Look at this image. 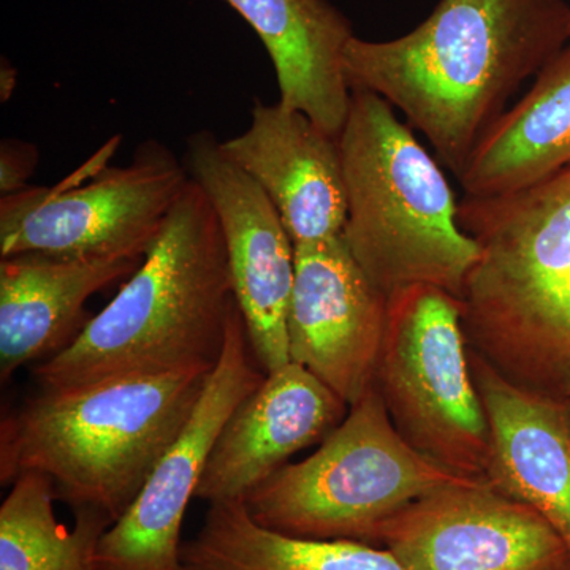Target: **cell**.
<instances>
[{"label":"cell","mask_w":570,"mask_h":570,"mask_svg":"<svg viewBox=\"0 0 570 570\" xmlns=\"http://www.w3.org/2000/svg\"><path fill=\"white\" fill-rule=\"evenodd\" d=\"M569 41L566 0H439L397 39L355 36L344 71L351 91L403 112L459 179L521 85Z\"/></svg>","instance_id":"cell-1"},{"label":"cell","mask_w":570,"mask_h":570,"mask_svg":"<svg viewBox=\"0 0 570 570\" xmlns=\"http://www.w3.org/2000/svg\"><path fill=\"white\" fill-rule=\"evenodd\" d=\"M479 245L463 294L469 347L520 387L570 400V165L519 193L463 197Z\"/></svg>","instance_id":"cell-2"},{"label":"cell","mask_w":570,"mask_h":570,"mask_svg":"<svg viewBox=\"0 0 570 570\" xmlns=\"http://www.w3.org/2000/svg\"><path fill=\"white\" fill-rule=\"evenodd\" d=\"M235 305L219 219L190 178L119 294L77 340L33 367L43 390L209 367L219 360Z\"/></svg>","instance_id":"cell-3"},{"label":"cell","mask_w":570,"mask_h":570,"mask_svg":"<svg viewBox=\"0 0 570 570\" xmlns=\"http://www.w3.org/2000/svg\"><path fill=\"white\" fill-rule=\"evenodd\" d=\"M213 370L43 390L0 425V482L50 479L56 501L116 523L189 422Z\"/></svg>","instance_id":"cell-4"},{"label":"cell","mask_w":570,"mask_h":570,"mask_svg":"<svg viewBox=\"0 0 570 570\" xmlns=\"http://www.w3.org/2000/svg\"><path fill=\"white\" fill-rule=\"evenodd\" d=\"M346 181L343 239L385 296L431 285L461 298L479 245L459 223L449 179L407 122L354 89L340 137Z\"/></svg>","instance_id":"cell-5"},{"label":"cell","mask_w":570,"mask_h":570,"mask_svg":"<svg viewBox=\"0 0 570 570\" xmlns=\"http://www.w3.org/2000/svg\"><path fill=\"white\" fill-rule=\"evenodd\" d=\"M472 480L478 479L450 472L412 448L373 385L313 455L277 469L243 502L250 519L268 530L379 546L397 513Z\"/></svg>","instance_id":"cell-6"},{"label":"cell","mask_w":570,"mask_h":570,"mask_svg":"<svg viewBox=\"0 0 570 570\" xmlns=\"http://www.w3.org/2000/svg\"><path fill=\"white\" fill-rule=\"evenodd\" d=\"M374 385L397 433L426 459L485 479L490 426L469 358L456 296L412 285L389 296Z\"/></svg>","instance_id":"cell-7"},{"label":"cell","mask_w":570,"mask_h":570,"mask_svg":"<svg viewBox=\"0 0 570 570\" xmlns=\"http://www.w3.org/2000/svg\"><path fill=\"white\" fill-rule=\"evenodd\" d=\"M190 178L171 149L148 140L124 167L7 195L0 200V257L145 258Z\"/></svg>","instance_id":"cell-8"},{"label":"cell","mask_w":570,"mask_h":570,"mask_svg":"<svg viewBox=\"0 0 570 570\" xmlns=\"http://www.w3.org/2000/svg\"><path fill=\"white\" fill-rule=\"evenodd\" d=\"M250 354L245 321L235 302L223 352L189 422L134 504L105 532L97 550L99 570H184V517L197 494L214 444L235 409L266 377Z\"/></svg>","instance_id":"cell-9"},{"label":"cell","mask_w":570,"mask_h":570,"mask_svg":"<svg viewBox=\"0 0 570 570\" xmlns=\"http://www.w3.org/2000/svg\"><path fill=\"white\" fill-rule=\"evenodd\" d=\"M187 168L216 212L232 287L258 366L291 363L287 316L295 284V245L258 184L224 153L209 130L187 140Z\"/></svg>","instance_id":"cell-10"},{"label":"cell","mask_w":570,"mask_h":570,"mask_svg":"<svg viewBox=\"0 0 570 570\" xmlns=\"http://www.w3.org/2000/svg\"><path fill=\"white\" fill-rule=\"evenodd\" d=\"M379 546L404 570H570L558 532L487 479L419 499L385 524Z\"/></svg>","instance_id":"cell-11"},{"label":"cell","mask_w":570,"mask_h":570,"mask_svg":"<svg viewBox=\"0 0 570 570\" xmlns=\"http://www.w3.org/2000/svg\"><path fill=\"white\" fill-rule=\"evenodd\" d=\"M387 307V296L356 264L343 235L295 246L287 316L291 362L351 407L374 385Z\"/></svg>","instance_id":"cell-12"},{"label":"cell","mask_w":570,"mask_h":570,"mask_svg":"<svg viewBox=\"0 0 570 570\" xmlns=\"http://www.w3.org/2000/svg\"><path fill=\"white\" fill-rule=\"evenodd\" d=\"M220 145L264 190L295 246L343 235L347 195L340 142L305 112L257 100L245 132Z\"/></svg>","instance_id":"cell-13"},{"label":"cell","mask_w":570,"mask_h":570,"mask_svg":"<svg viewBox=\"0 0 570 570\" xmlns=\"http://www.w3.org/2000/svg\"><path fill=\"white\" fill-rule=\"evenodd\" d=\"M347 409L294 362L266 374L225 423L195 498L209 504L243 501L295 453L324 441L346 419Z\"/></svg>","instance_id":"cell-14"},{"label":"cell","mask_w":570,"mask_h":570,"mask_svg":"<svg viewBox=\"0 0 570 570\" xmlns=\"http://www.w3.org/2000/svg\"><path fill=\"white\" fill-rule=\"evenodd\" d=\"M469 358L490 426L485 479L534 509L570 553L569 401L513 384L471 347Z\"/></svg>","instance_id":"cell-15"},{"label":"cell","mask_w":570,"mask_h":570,"mask_svg":"<svg viewBox=\"0 0 570 570\" xmlns=\"http://www.w3.org/2000/svg\"><path fill=\"white\" fill-rule=\"evenodd\" d=\"M145 258H69L40 253L0 261V381L70 346L92 317L86 303L137 272Z\"/></svg>","instance_id":"cell-16"},{"label":"cell","mask_w":570,"mask_h":570,"mask_svg":"<svg viewBox=\"0 0 570 570\" xmlns=\"http://www.w3.org/2000/svg\"><path fill=\"white\" fill-rule=\"evenodd\" d=\"M254 29L275 67L279 102L340 137L351 88L344 56L352 22L330 0H224Z\"/></svg>","instance_id":"cell-17"},{"label":"cell","mask_w":570,"mask_h":570,"mask_svg":"<svg viewBox=\"0 0 570 570\" xmlns=\"http://www.w3.org/2000/svg\"><path fill=\"white\" fill-rule=\"evenodd\" d=\"M570 165V41L531 91L479 142L460 175L464 197L519 193Z\"/></svg>","instance_id":"cell-18"},{"label":"cell","mask_w":570,"mask_h":570,"mask_svg":"<svg viewBox=\"0 0 570 570\" xmlns=\"http://www.w3.org/2000/svg\"><path fill=\"white\" fill-rule=\"evenodd\" d=\"M181 558L184 570H404L385 547L268 530L250 519L243 501L209 504Z\"/></svg>","instance_id":"cell-19"},{"label":"cell","mask_w":570,"mask_h":570,"mask_svg":"<svg viewBox=\"0 0 570 570\" xmlns=\"http://www.w3.org/2000/svg\"><path fill=\"white\" fill-rule=\"evenodd\" d=\"M50 479L26 472L0 505V570H99L97 550L111 520L92 510L75 512L67 530L55 517Z\"/></svg>","instance_id":"cell-20"},{"label":"cell","mask_w":570,"mask_h":570,"mask_svg":"<svg viewBox=\"0 0 570 570\" xmlns=\"http://www.w3.org/2000/svg\"><path fill=\"white\" fill-rule=\"evenodd\" d=\"M39 164V151L32 142L7 138L0 145V193L2 197L29 187V178Z\"/></svg>","instance_id":"cell-21"},{"label":"cell","mask_w":570,"mask_h":570,"mask_svg":"<svg viewBox=\"0 0 570 570\" xmlns=\"http://www.w3.org/2000/svg\"><path fill=\"white\" fill-rule=\"evenodd\" d=\"M18 71L11 66L9 59L2 58L0 62V99L2 102H9L11 94L17 88Z\"/></svg>","instance_id":"cell-22"},{"label":"cell","mask_w":570,"mask_h":570,"mask_svg":"<svg viewBox=\"0 0 570 570\" xmlns=\"http://www.w3.org/2000/svg\"><path fill=\"white\" fill-rule=\"evenodd\" d=\"M569 411H570V400H569Z\"/></svg>","instance_id":"cell-23"}]
</instances>
